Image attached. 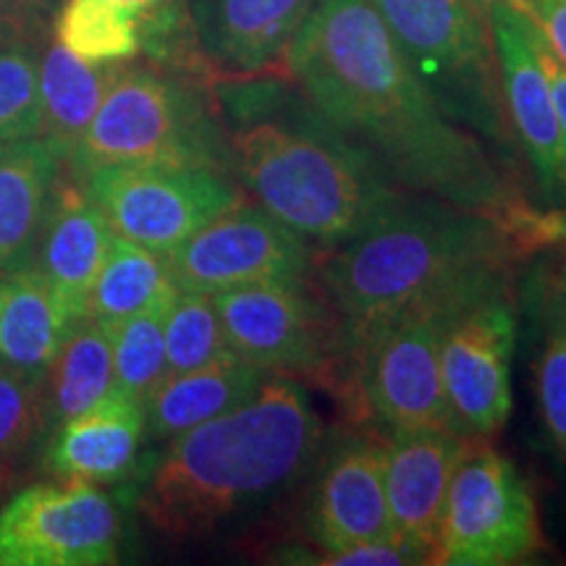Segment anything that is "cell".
<instances>
[{"label":"cell","mask_w":566,"mask_h":566,"mask_svg":"<svg viewBox=\"0 0 566 566\" xmlns=\"http://www.w3.org/2000/svg\"><path fill=\"white\" fill-rule=\"evenodd\" d=\"M9 470H11L9 464L0 462V491H3V488H6V480H9Z\"/></svg>","instance_id":"obj_38"},{"label":"cell","mask_w":566,"mask_h":566,"mask_svg":"<svg viewBox=\"0 0 566 566\" xmlns=\"http://www.w3.org/2000/svg\"><path fill=\"white\" fill-rule=\"evenodd\" d=\"M483 3H485V6H488V3H491V0H483Z\"/></svg>","instance_id":"obj_39"},{"label":"cell","mask_w":566,"mask_h":566,"mask_svg":"<svg viewBox=\"0 0 566 566\" xmlns=\"http://www.w3.org/2000/svg\"><path fill=\"white\" fill-rule=\"evenodd\" d=\"M51 3H55V0H51Z\"/></svg>","instance_id":"obj_40"},{"label":"cell","mask_w":566,"mask_h":566,"mask_svg":"<svg viewBox=\"0 0 566 566\" xmlns=\"http://www.w3.org/2000/svg\"><path fill=\"white\" fill-rule=\"evenodd\" d=\"M514 226L433 197H407L386 221L334 247L321 263L346 354L401 310L493 271H506Z\"/></svg>","instance_id":"obj_4"},{"label":"cell","mask_w":566,"mask_h":566,"mask_svg":"<svg viewBox=\"0 0 566 566\" xmlns=\"http://www.w3.org/2000/svg\"><path fill=\"white\" fill-rule=\"evenodd\" d=\"M551 325L566 336V260L558 268L554 279V292H551Z\"/></svg>","instance_id":"obj_36"},{"label":"cell","mask_w":566,"mask_h":566,"mask_svg":"<svg viewBox=\"0 0 566 566\" xmlns=\"http://www.w3.org/2000/svg\"><path fill=\"white\" fill-rule=\"evenodd\" d=\"M323 420L304 386L271 375L244 405L171 438L139 495L160 535L187 541L296 483L315 464Z\"/></svg>","instance_id":"obj_3"},{"label":"cell","mask_w":566,"mask_h":566,"mask_svg":"<svg viewBox=\"0 0 566 566\" xmlns=\"http://www.w3.org/2000/svg\"><path fill=\"white\" fill-rule=\"evenodd\" d=\"M289 80L409 195L520 226V202L485 142L451 122L373 0H321L289 48Z\"/></svg>","instance_id":"obj_1"},{"label":"cell","mask_w":566,"mask_h":566,"mask_svg":"<svg viewBox=\"0 0 566 566\" xmlns=\"http://www.w3.org/2000/svg\"><path fill=\"white\" fill-rule=\"evenodd\" d=\"M116 237L168 254L242 202L231 176L205 166H103L82 176Z\"/></svg>","instance_id":"obj_10"},{"label":"cell","mask_w":566,"mask_h":566,"mask_svg":"<svg viewBox=\"0 0 566 566\" xmlns=\"http://www.w3.org/2000/svg\"><path fill=\"white\" fill-rule=\"evenodd\" d=\"M176 283L168 271L166 254L113 237L111 252L90 292L87 317L103 323H122L126 317L150 310L176 296Z\"/></svg>","instance_id":"obj_25"},{"label":"cell","mask_w":566,"mask_h":566,"mask_svg":"<svg viewBox=\"0 0 566 566\" xmlns=\"http://www.w3.org/2000/svg\"><path fill=\"white\" fill-rule=\"evenodd\" d=\"M116 3H126V6H134V9L145 11V13H155L163 6H168L171 0H116Z\"/></svg>","instance_id":"obj_37"},{"label":"cell","mask_w":566,"mask_h":566,"mask_svg":"<svg viewBox=\"0 0 566 566\" xmlns=\"http://www.w3.org/2000/svg\"><path fill=\"white\" fill-rule=\"evenodd\" d=\"M537 51H541L543 69H546V76H548V84H551V95H554V103H556L558 126H562L564 145H566V66L556 59V53L551 51L548 42L543 40V34L537 38Z\"/></svg>","instance_id":"obj_35"},{"label":"cell","mask_w":566,"mask_h":566,"mask_svg":"<svg viewBox=\"0 0 566 566\" xmlns=\"http://www.w3.org/2000/svg\"><path fill=\"white\" fill-rule=\"evenodd\" d=\"M535 391L546 433L566 464V336L556 325H551L537 357Z\"/></svg>","instance_id":"obj_31"},{"label":"cell","mask_w":566,"mask_h":566,"mask_svg":"<svg viewBox=\"0 0 566 566\" xmlns=\"http://www.w3.org/2000/svg\"><path fill=\"white\" fill-rule=\"evenodd\" d=\"M321 0H189L197 59L226 82L289 80V48Z\"/></svg>","instance_id":"obj_15"},{"label":"cell","mask_w":566,"mask_h":566,"mask_svg":"<svg viewBox=\"0 0 566 566\" xmlns=\"http://www.w3.org/2000/svg\"><path fill=\"white\" fill-rule=\"evenodd\" d=\"M499 279H506V271L485 273L451 292L417 302L354 346L346 354L344 370L349 373L363 412L388 430L446 428L459 433L443 391V325L467 296Z\"/></svg>","instance_id":"obj_7"},{"label":"cell","mask_w":566,"mask_h":566,"mask_svg":"<svg viewBox=\"0 0 566 566\" xmlns=\"http://www.w3.org/2000/svg\"><path fill=\"white\" fill-rule=\"evenodd\" d=\"M69 163L80 176L103 166H205L231 174V147L192 87L122 66Z\"/></svg>","instance_id":"obj_6"},{"label":"cell","mask_w":566,"mask_h":566,"mask_svg":"<svg viewBox=\"0 0 566 566\" xmlns=\"http://www.w3.org/2000/svg\"><path fill=\"white\" fill-rule=\"evenodd\" d=\"M63 163L59 147L42 137L0 142V279L32 265Z\"/></svg>","instance_id":"obj_20"},{"label":"cell","mask_w":566,"mask_h":566,"mask_svg":"<svg viewBox=\"0 0 566 566\" xmlns=\"http://www.w3.org/2000/svg\"><path fill=\"white\" fill-rule=\"evenodd\" d=\"M310 522L323 556L357 543L399 537L386 495L384 438L352 436L328 457Z\"/></svg>","instance_id":"obj_16"},{"label":"cell","mask_w":566,"mask_h":566,"mask_svg":"<svg viewBox=\"0 0 566 566\" xmlns=\"http://www.w3.org/2000/svg\"><path fill=\"white\" fill-rule=\"evenodd\" d=\"M237 357L226 342L221 315L212 294L176 292L166 315V363L168 375Z\"/></svg>","instance_id":"obj_28"},{"label":"cell","mask_w":566,"mask_h":566,"mask_svg":"<svg viewBox=\"0 0 566 566\" xmlns=\"http://www.w3.org/2000/svg\"><path fill=\"white\" fill-rule=\"evenodd\" d=\"M472 438L446 428L391 430L386 438V495L396 535L436 564V543L451 478Z\"/></svg>","instance_id":"obj_17"},{"label":"cell","mask_w":566,"mask_h":566,"mask_svg":"<svg viewBox=\"0 0 566 566\" xmlns=\"http://www.w3.org/2000/svg\"><path fill=\"white\" fill-rule=\"evenodd\" d=\"M171 300L113 323V386L145 405L155 386L168 375L166 315Z\"/></svg>","instance_id":"obj_27"},{"label":"cell","mask_w":566,"mask_h":566,"mask_svg":"<svg viewBox=\"0 0 566 566\" xmlns=\"http://www.w3.org/2000/svg\"><path fill=\"white\" fill-rule=\"evenodd\" d=\"M509 279L480 289L454 307L441 336L443 391L459 433L495 436L512 415V354L516 321Z\"/></svg>","instance_id":"obj_11"},{"label":"cell","mask_w":566,"mask_h":566,"mask_svg":"<svg viewBox=\"0 0 566 566\" xmlns=\"http://www.w3.org/2000/svg\"><path fill=\"white\" fill-rule=\"evenodd\" d=\"M212 300L226 342L244 363L315 384H331L344 370L342 321L307 275L247 283Z\"/></svg>","instance_id":"obj_8"},{"label":"cell","mask_w":566,"mask_h":566,"mask_svg":"<svg viewBox=\"0 0 566 566\" xmlns=\"http://www.w3.org/2000/svg\"><path fill=\"white\" fill-rule=\"evenodd\" d=\"M323 564L334 566H399V564H430V556L420 551L405 537H394V541H370L357 543L336 554H325Z\"/></svg>","instance_id":"obj_32"},{"label":"cell","mask_w":566,"mask_h":566,"mask_svg":"<svg viewBox=\"0 0 566 566\" xmlns=\"http://www.w3.org/2000/svg\"><path fill=\"white\" fill-rule=\"evenodd\" d=\"M45 430V378H32L0 363V462L17 464Z\"/></svg>","instance_id":"obj_29"},{"label":"cell","mask_w":566,"mask_h":566,"mask_svg":"<svg viewBox=\"0 0 566 566\" xmlns=\"http://www.w3.org/2000/svg\"><path fill=\"white\" fill-rule=\"evenodd\" d=\"M113 237L108 218L92 202L87 189L61 174L48 200L32 263L74 321L87 317L90 292L108 258Z\"/></svg>","instance_id":"obj_18"},{"label":"cell","mask_w":566,"mask_h":566,"mask_svg":"<svg viewBox=\"0 0 566 566\" xmlns=\"http://www.w3.org/2000/svg\"><path fill=\"white\" fill-rule=\"evenodd\" d=\"M166 263L179 292L218 294L247 283L304 279L315 250L260 205L242 200L168 252Z\"/></svg>","instance_id":"obj_13"},{"label":"cell","mask_w":566,"mask_h":566,"mask_svg":"<svg viewBox=\"0 0 566 566\" xmlns=\"http://www.w3.org/2000/svg\"><path fill=\"white\" fill-rule=\"evenodd\" d=\"M537 27L556 59L566 66V0H509Z\"/></svg>","instance_id":"obj_33"},{"label":"cell","mask_w":566,"mask_h":566,"mask_svg":"<svg viewBox=\"0 0 566 566\" xmlns=\"http://www.w3.org/2000/svg\"><path fill=\"white\" fill-rule=\"evenodd\" d=\"M118 63H87L61 42L40 63V137L61 150L66 163L90 129L105 92L116 80Z\"/></svg>","instance_id":"obj_23"},{"label":"cell","mask_w":566,"mask_h":566,"mask_svg":"<svg viewBox=\"0 0 566 566\" xmlns=\"http://www.w3.org/2000/svg\"><path fill=\"white\" fill-rule=\"evenodd\" d=\"M113 388V323L82 317L45 373L48 428L82 415Z\"/></svg>","instance_id":"obj_24"},{"label":"cell","mask_w":566,"mask_h":566,"mask_svg":"<svg viewBox=\"0 0 566 566\" xmlns=\"http://www.w3.org/2000/svg\"><path fill=\"white\" fill-rule=\"evenodd\" d=\"M118 546V509L87 480L32 485L0 509V566H105Z\"/></svg>","instance_id":"obj_12"},{"label":"cell","mask_w":566,"mask_h":566,"mask_svg":"<svg viewBox=\"0 0 566 566\" xmlns=\"http://www.w3.org/2000/svg\"><path fill=\"white\" fill-rule=\"evenodd\" d=\"M40 137V66L32 48H0V142Z\"/></svg>","instance_id":"obj_30"},{"label":"cell","mask_w":566,"mask_h":566,"mask_svg":"<svg viewBox=\"0 0 566 566\" xmlns=\"http://www.w3.org/2000/svg\"><path fill=\"white\" fill-rule=\"evenodd\" d=\"M74 315L34 265L0 279V363L45 378L66 342Z\"/></svg>","instance_id":"obj_22"},{"label":"cell","mask_w":566,"mask_h":566,"mask_svg":"<svg viewBox=\"0 0 566 566\" xmlns=\"http://www.w3.org/2000/svg\"><path fill=\"white\" fill-rule=\"evenodd\" d=\"M145 433L142 401L113 386L90 409L55 428L48 467L63 480L116 483L137 464Z\"/></svg>","instance_id":"obj_19"},{"label":"cell","mask_w":566,"mask_h":566,"mask_svg":"<svg viewBox=\"0 0 566 566\" xmlns=\"http://www.w3.org/2000/svg\"><path fill=\"white\" fill-rule=\"evenodd\" d=\"M283 82H229L231 174L273 218L310 244L334 250L386 221L409 192L304 95L302 103H286Z\"/></svg>","instance_id":"obj_2"},{"label":"cell","mask_w":566,"mask_h":566,"mask_svg":"<svg viewBox=\"0 0 566 566\" xmlns=\"http://www.w3.org/2000/svg\"><path fill=\"white\" fill-rule=\"evenodd\" d=\"M273 373L239 357L221 359L197 370L166 375L145 399V424L155 441H171L184 430L244 405Z\"/></svg>","instance_id":"obj_21"},{"label":"cell","mask_w":566,"mask_h":566,"mask_svg":"<svg viewBox=\"0 0 566 566\" xmlns=\"http://www.w3.org/2000/svg\"><path fill=\"white\" fill-rule=\"evenodd\" d=\"M409 66L451 122L512 155L499 63L483 0H373Z\"/></svg>","instance_id":"obj_5"},{"label":"cell","mask_w":566,"mask_h":566,"mask_svg":"<svg viewBox=\"0 0 566 566\" xmlns=\"http://www.w3.org/2000/svg\"><path fill=\"white\" fill-rule=\"evenodd\" d=\"M543 546L537 506L514 462L472 438L451 478L436 543V564L509 566Z\"/></svg>","instance_id":"obj_9"},{"label":"cell","mask_w":566,"mask_h":566,"mask_svg":"<svg viewBox=\"0 0 566 566\" xmlns=\"http://www.w3.org/2000/svg\"><path fill=\"white\" fill-rule=\"evenodd\" d=\"M150 13L116 0H66L55 42L87 63H118L142 51Z\"/></svg>","instance_id":"obj_26"},{"label":"cell","mask_w":566,"mask_h":566,"mask_svg":"<svg viewBox=\"0 0 566 566\" xmlns=\"http://www.w3.org/2000/svg\"><path fill=\"white\" fill-rule=\"evenodd\" d=\"M51 6V0H0V24L24 38L30 30H38L42 13Z\"/></svg>","instance_id":"obj_34"},{"label":"cell","mask_w":566,"mask_h":566,"mask_svg":"<svg viewBox=\"0 0 566 566\" xmlns=\"http://www.w3.org/2000/svg\"><path fill=\"white\" fill-rule=\"evenodd\" d=\"M501 95L512 137L548 202H566V145L556 103L537 51V27L509 0L488 3Z\"/></svg>","instance_id":"obj_14"}]
</instances>
